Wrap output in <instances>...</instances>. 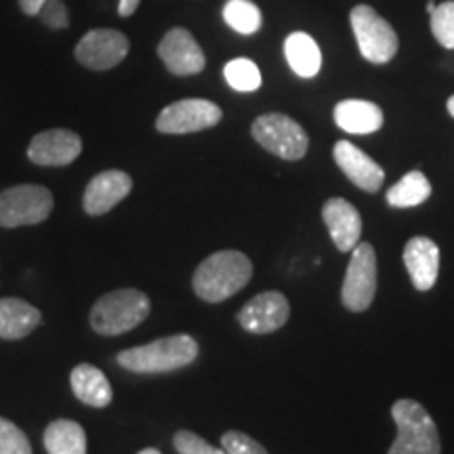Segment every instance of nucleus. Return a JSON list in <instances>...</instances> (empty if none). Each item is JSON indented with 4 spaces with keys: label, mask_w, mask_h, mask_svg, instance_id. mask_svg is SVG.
Masks as SVG:
<instances>
[{
    "label": "nucleus",
    "mask_w": 454,
    "mask_h": 454,
    "mask_svg": "<svg viewBox=\"0 0 454 454\" xmlns=\"http://www.w3.org/2000/svg\"><path fill=\"white\" fill-rule=\"evenodd\" d=\"M221 448L227 454H270L257 440L251 435L242 434V431H227L221 438Z\"/></svg>",
    "instance_id": "29"
},
{
    "label": "nucleus",
    "mask_w": 454,
    "mask_h": 454,
    "mask_svg": "<svg viewBox=\"0 0 454 454\" xmlns=\"http://www.w3.org/2000/svg\"><path fill=\"white\" fill-rule=\"evenodd\" d=\"M431 34L442 47L454 51V0L438 4L431 13Z\"/></svg>",
    "instance_id": "26"
},
{
    "label": "nucleus",
    "mask_w": 454,
    "mask_h": 454,
    "mask_svg": "<svg viewBox=\"0 0 454 454\" xmlns=\"http://www.w3.org/2000/svg\"><path fill=\"white\" fill-rule=\"evenodd\" d=\"M175 450L179 454H227L223 448L211 446L207 440H202L200 435L192 434V431L181 429L175 434L173 438Z\"/></svg>",
    "instance_id": "28"
},
{
    "label": "nucleus",
    "mask_w": 454,
    "mask_h": 454,
    "mask_svg": "<svg viewBox=\"0 0 454 454\" xmlns=\"http://www.w3.org/2000/svg\"><path fill=\"white\" fill-rule=\"evenodd\" d=\"M291 317V303L280 291H265L238 311V325L254 334L280 331Z\"/></svg>",
    "instance_id": "11"
},
{
    "label": "nucleus",
    "mask_w": 454,
    "mask_h": 454,
    "mask_svg": "<svg viewBox=\"0 0 454 454\" xmlns=\"http://www.w3.org/2000/svg\"><path fill=\"white\" fill-rule=\"evenodd\" d=\"M223 112L208 99H179L164 107L156 118V130L162 135H190L217 127Z\"/></svg>",
    "instance_id": "9"
},
{
    "label": "nucleus",
    "mask_w": 454,
    "mask_h": 454,
    "mask_svg": "<svg viewBox=\"0 0 454 454\" xmlns=\"http://www.w3.org/2000/svg\"><path fill=\"white\" fill-rule=\"evenodd\" d=\"M446 107H448V114H450V116L454 118V95L450 99H448V104H446Z\"/></svg>",
    "instance_id": "33"
},
{
    "label": "nucleus",
    "mask_w": 454,
    "mask_h": 454,
    "mask_svg": "<svg viewBox=\"0 0 454 454\" xmlns=\"http://www.w3.org/2000/svg\"><path fill=\"white\" fill-rule=\"evenodd\" d=\"M20 3V9L24 11L26 15H38V11H41V7L47 0H17Z\"/></svg>",
    "instance_id": "31"
},
{
    "label": "nucleus",
    "mask_w": 454,
    "mask_h": 454,
    "mask_svg": "<svg viewBox=\"0 0 454 454\" xmlns=\"http://www.w3.org/2000/svg\"><path fill=\"white\" fill-rule=\"evenodd\" d=\"M251 133L263 150L282 160H301L308 154V133L286 114H263L253 122Z\"/></svg>",
    "instance_id": "6"
},
{
    "label": "nucleus",
    "mask_w": 454,
    "mask_h": 454,
    "mask_svg": "<svg viewBox=\"0 0 454 454\" xmlns=\"http://www.w3.org/2000/svg\"><path fill=\"white\" fill-rule=\"evenodd\" d=\"M44 448L49 454H87V434L76 421L57 419L44 429Z\"/></svg>",
    "instance_id": "22"
},
{
    "label": "nucleus",
    "mask_w": 454,
    "mask_h": 454,
    "mask_svg": "<svg viewBox=\"0 0 454 454\" xmlns=\"http://www.w3.org/2000/svg\"><path fill=\"white\" fill-rule=\"evenodd\" d=\"M133 190V179L124 170L112 168L104 173L95 175L89 181L87 190L82 196V208L90 217H99V215L110 213L116 204H121L124 198Z\"/></svg>",
    "instance_id": "14"
},
{
    "label": "nucleus",
    "mask_w": 454,
    "mask_h": 454,
    "mask_svg": "<svg viewBox=\"0 0 454 454\" xmlns=\"http://www.w3.org/2000/svg\"><path fill=\"white\" fill-rule=\"evenodd\" d=\"M43 314L24 299L4 297L0 299V339L20 340L36 331Z\"/></svg>",
    "instance_id": "19"
},
{
    "label": "nucleus",
    "mask_w": 454,
    "mask_h": 454,
    "mask_svg": "<svg viewBox=\"0 0 454 454\" xmlns=\"http://www.w3.org/2000/svg\"><path fill=\"white\" fill-rule=\"evenodd\" d=\"M137 454H162L160 450H156V448H145V450H141Z\"/></svg>",
    "instance_id": "35"
},
{
    "label": "nucleus",
    "mask_w": 454,
    "mask_h": 454,
    "mask_svg": "<svg viewBox=\"0 0 454 454\" xmlns=\"http://www.w3.org/2000/svg\"><path fill=\"white\" fill-rule=\"evenodd\" d=\"M333 158L337 162V167L345 173V177L356 187L371 192V194L381 190L385 181V170L366 152H362L360 147L351 144V141H339L333 147Z\"/></svg>",
    "instance_id": "15"
},
{
    "label": "nucleus",
    "mask_w": 454,
    "mask_h": 454,
    "mask_svg": "<svg viewBox=\"0 0 454 454\" xmlns=\"http://www.w3.org/2000/svg\"><path fill=\"white\" fill-rule=\"evenodd\" d=\"M349 24L354 30L357 49L362 57L374 66L389 64L397 53L400 41L397 34L385 17H381L368 4H357L351 9Z\"/></svg>",
    "instance_id": "5"
},
{
    "label": "nucleus",
    "mask_w": 454,
    "mask_h": 454,
    "mask_svg": "<svg viewBox=\"0 0 454 454\" xmlns=\"http://www.w3.org/2000/svg\"><path fill=\"white\" fill-rule=\"evenodd\" d=\"M72 391L82 404L106 408L112 402L114 391L107 377L93 364H78L70 374Z\"/></svg>",
    "instance_id": "20"
},
{
    "label": "nucleus",
    "mask_w": 454,
    "mask_h": 454,
    "mask_svg": "<svg viewBox=\"0 0 454 454\" xmlns=\"http://www.w3.org/2000/svg\"><path fill=\"white\" fill-rule=\"evenodd\" d=\"M435 7H438V4H435V0H429V3H427V13H429V15L434 13Z\"/></svg>",
    "instance_id": "34"
},
{
    "label": "nucleus",
    "mask_w": 454,
    "mask_h": 454,
    "mask_svg": "<svg viewBox=\"0 0 454 454\" xmlns=\"http://www.w3.org/2000/svg\"><path fill=\"white\" fill-rule=\"evenodd\" d=\"M334 122L349 135H371L383 127V110L366 99H343L334 106Z\"/></svg>",
    "instance_id": "18"
},
{
    "label": "nucleus",
    "mask_w": 454,
    "mask_h": 454,
    "mask_svg": "<svg viewBox=\"0 0 454 454\" xmlns=\"http://www.w3.org/2000/svg\"><path fill=\"white\" fill-rule=\"evenodd\" d=\"M82 154V139L70 129H49L34 135L27 158L38 167H67Z\"/></svg>",
    "instance_id": "13"
},
{
    "label": "nucleus",
    "mask_w": 454,
    "mask_h": 454,
    "mask_svg": "<svg viewBox=\"0 0 454 454\" xmlns=\"http://www.w3.org/2000/svg\"><path fill=\"white\" fill-rule=\"evenodd\" d=\"M0 454H32L27 435L3 417H0Z\"/></svg>",
    "instance_id": "27"
},
{
    "label": "nucleus",
    "mask_w": 454,
    "mask_h": 454,
    "mask_svg": "<svg viewBox=\"0 0 454 454\" xmlns=\"http://www.w3.org/2000/svg\"><path fill=\"white\" fill-rule=\"evenodd\" d=\"M198 343L190 334H170L141 348L124 349L116 356L122 368L137 374H158L190 366L198 357Z\"/></svg>",
    "instance_id": "2"
},
{
    "label": "nucleus",
    "mask_w": 454,
    "mask_h": 454,
    "mask_svg": "<svg viewBox=\"0 0 454 454\" xmlns=\"http://www.w3.org/2000/svg\"><path fill=\"white\" fill-rule=\"evenodd\" d=\"M253 278V261L240 251L213 253L192 278L194 293L207 303H221L240 293Z\"/></svg>",
    "instance_id": "1"
},
{
    "label": "nucleus",
    "mask_w": 454,
    "mask_h": 454,
    "mask_svg": "<svg viewBox=\"0 0 454 454\" xmlns=\"http://www.w3.org/2000/svg\"><path fill=\"white\" fill-rule=\"evenodd\" d=\"M223 76L231 89L242 90V93H251L261 87V72L254 61L240 57V59H231L223 67Z\"/></svg>",
    "instance_id": "25"
},
{
    "label": "nucleus",
    "mask_w": 454,
    "mask_h": 454,
    "mask_svg": "<svg viewBox=\"0 0 454 454\" xmlns=\"http://www.w3.org/2000/svg\"><path fill=\"white\" fill-rule=\"evenodd\" d=\"M404 265L412 286L427 293L435 286L440 274V247L427 236H414L404 247Z\"/></svg>",
    "instance_id": "16"
},
{
    "label": "nucleus",
    "mask_w": 454,
    "mask_h": 454,
    "mask_svg": "<svg viewBox=\"0 0 454 454\" xmlns=\"http://www.w3.org/2000/svg\"><path fill=\"white\" fill-rule=\"evenodd\" d=\"M223 20L238 34H254L263 26V15L251 0H227L223 7Z\"/></svg>",
    "instance_id": "24"
},
{
    "label": "nucleus",
    "mask_w": 454,
    "mask_h": 454,
    "mask_svg": "<svg viewBox=\"0 0 454 454\" xmlns=\"http://www.w3.org/2000/svg\"><path fill=\"white\" fill-rule=\"evenodd\" d=\"M431 196V184L425 177L421 170H412L397 181L395 185H391L387 190V200L389 207L394 208H412L423 204Z\"/></svg>",
    "instance_id": "23"
},
{
    "label": "nucleus",
    "mask_w": 454,
    "mask_h": 454,
    "mask_svg": "<svg viewBox=\"0 0 454 454\" xmlns=\"http://www.w3.org/2000/svg\"><path fill=\"white\" fill-rule=\"evenodd\" d=\"M158 57L162 59L164 67L175 76H194L207 66L204 51L185 27H173L164 34L160 44H158Z\"/></svg>",
    "instance_id": "12"
},
{
    "label": "nucleus",
    "mask_w": 454,
    "mask_h": 454,
    "mask_svg": "<svg viewBox=\"0 0 454 454\" xmlns=\"http://www.w3.org/2000/svg\"><path fill=\"white\" fill-rule=\"evenodd\" d=\"M150 297L144 291L121 288V291L104 294L93 305L89 322L95 333L104 334V337H116V334H124L137 328L150 316Z\"/></svg>",
    "instance_id": "3"
},
{
    "label": "nucleus",
    "mask_w": 454,
    "mask_h": 454,
    "mask_svg": "<svg viewBox=\"0 0 454 454\" xmlns=\"http://www.w3.org/2000/svg\"><path fill=\"white\" fill-rule=\"evenodd\" d=\"M284 55L291 70L301 78H314L322 67V51L305 32H293L284 41Z\"/></svg>",
    "instance_id": "21"
},
{
    "label": "nucleus",
    "mask_w": 454,
    "mask_h": 454,
    "mask_svg": "<svg viewBox=\"0 0 454 454\" xmlns=\"http://www.w3.org/2000/svg\"><path fill=\"white\" fill-rule=\"evenodd\" d=\"M53 194L44 185L21 184L0 192V227L38 225L53 213Z\"/></svg>",
    "instance_id": "7"
},
{
    "label": "nucleus",
    "mask_w": 454,
    "mask_h": 454,
    "mask_svg": "<svg viewBox=\"0 0 454 454\" xmlns=\"http://www.w3.org/2000/svg\"><path fill=\"white\" fill-rule=\"evenodd\" d=\"M391 417L397 435L387 454H442L438 425L425 406L414 400H397L391 406Z\"/></svg>",
    "instance_id": "4"
},
{
    "label": "nucleus",
    "mask_w": 454,
    "mask_h": 454,
    "mask_svg": "<svg viewBox=\"0 0 454 454\" xmlns=\"http://www.w3.org/2000/svg\"><path fill=\"white\" fill-rule=\"evenodd\" d=\"M130 43L127 34L112 30V27H99L90 30L78 41L74 55L78 64L93 72H106L122 64L124 57L129 55Z\"/></svg>",
    "instance_id": "10"
},
{
    "label": "nucleus",
    "mask_w": 454,
    "mask_h": 454,
    "mask_svg": "<svg viewBox=\"0 0 454 454\" xmlns=\"http://www.w3.org/2000/svg\"><path fill=\"white\" fill-rule=\"evenodd\" d=\"M322 219H325L326 230L337 251H354L362 236V217L354 204L345 200V198H331L322 207Z\"/></svg>",
    "instance_id": "17"
},
{
    "label": "nucleus",
    "mask_w": 454,
    "mask_h": 454,
    "mask_svg": "<svg viewBox=\"0 0 454 454\" xmlns=\"http://www.w3.org/2000/svg\"><path fill=\"white\" fill-rule=\"evenodd\" d=\"M141 0H118V15L130 17L139 9Z\"/></svg>",
    "instance_id": "32"
},
{
    "label": "nucleus",
    "mask_w": 454,
    "mask_h": 454,
    "mask_svg": "<svg viewBox=\"0 0 454 454\" xmlns=\"http://www.w3.org/2000/svg\"><path fill=\"white\" fill-rule=\"evenodd\" d=\"M38 17L51 30H64L70 26V11H67L64 0H47L38 11Z\"/></svg>",
    "instance_id": "30"
},
{
    "label": "nucleus",
    "mask_w": 454,
    "mask_h": 454,
    "mask_svg": "<svg viewBox=\"0 0 454 454\" xmlns=\"http://www.w3.org/2000/svg\"><path fill=\"white\" fill-rule=\"evenodd\" d=\"M377 294V253L371 242H357L345 274L340 301L345 309L364 311L372 305Z\"/></svg>",
    "instance_id": "8"
}]
</instances>
